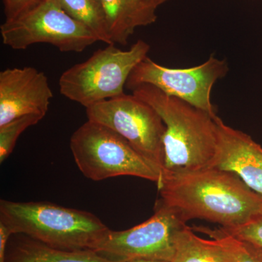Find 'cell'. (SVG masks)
Returning a JSON list of instances; mask_svg holds the SVG:
<instances>
[{
  "label": "cell",
  "instance_id": "17",
  "mask_svg": "<svg viewBox=\"0 0 262 262\" xmlns=\"http://www.w3.org/2000/svg\"><path fill=\"white\" fill-rule=\"evenodd\" d=\"M42 119L39 115H25L0 126V163H3L11 154L20 134Z\"/></svg>",
  "mask_w": 262,
  "mask_h": 262
},
{
  "label": "cell",
  "instance_id": "3",
  "mask_svg": "<svg viewBox=\"0 0 262 262\" xmlns=\"http://www.w3.org/2000/svg\"><path fill=\"white\" fill-rule=\"evenodd\" d=\"M0 222L52 248L96 251L110 231L96 215L48 202L0 201Z\"/></svg>",
  "mask_w": 262,
  "mask_h": 262
},
{
  "label": "cell",
  "instance_id": "21",
  "mask_svg": "<svg viewBox=\"0 0 262 262\" xmlns=\"http://www.w3.org/2000/svg\"><path fill=\"white\" fill-rule=\"evenodd\" d=\"M146 3H149L151 6L155 7V8H158L160 5H163V3H166L168 0H145Z\"/></svg>",
  "mask_w": 262,
  "mask_h": 262
},
{
  "label": "cell",
  "instance_id": "10",
  "mask_svg": "<svg viewBox=\"0 0 262 262\" xmlns=\"http://www.w3.org/2000/svg\"><path fill=\"white\" fill-rule=\"evenodd\" d=\"M53 91L48 77L34 67L8 68L0 72V126L25 115L44 118Z\"/></svg>",
  "mask_w": 262,
  "mask_h": 262
},
{
  "label": "cell",
  "instance_id": "11",
  "mask_svg": "<svg viewBox=\"0 0 262 262\" xmlns=\"http://www.w3.org/2000/svg\"><path fill=\"white\" fill-rule=\"evenodd\" d=\"M216 152L210 168L235 174L262 196V147L251 136L215 117Z\"/></svg>",
  "mask_w": 262,
  "mask_h": 262
},
{
  "label": "cell",
  "instance_id": "6",
  "mask_svg": "<svg viewBox=\"0 0 262 262\" xmlns=\"http://www.w3.org/2000/svg\"><path fill=\"white\" fill-rule=\"evenodd\" d=\"M0 33L3 44L14 50L46 43L63 53H81L99 41L91 29L67 14L56 0H45L16 18L5 20Z\"/></svg>",
  "mask_w": 262,
  "mask_h": 262
},
{
  "label": "cell",
  "instance_id": "22",
  "mask_svg": "<svg viewBox=\"0 0 262 262\" xmlns=\"http://www.w3.org/2000/svg\"><path fill=\"white\" fill-rule=\"evenodd\" d=\"M127 262H166L160 261V260L146 259V258H137V259H133Z\"/></svg>",
  "mask_w": 262,
  "mask_h": 262
},
{
  "label": "cell",
  "instance_id": "4",
  "mask_svg": "<svg viewBox=\"0 0 262 262\" xmlns=\"http://www.w3.org/2000/svg\"><path fill=\"white\" fill-rule=\"evenodd\" d=\"M70 148L86 178L99 182L130 176L160 184L163 171L136 151L128 141L104 125L88 120L74 132Z\"/></svg>",
  "mask_w": 262,
  "mask_h": 262
},
{
  "label": "cell",
  "instance_id": "1",
  "mask_svg": "<svg viewBox=\"0 0 262 262\" xmlns=\"http://www.w3.org/2000/svg\"><path fill=\"white\" fill-rule=\"evenodd\" d=\"M158 187L160 201L186 223L200 219L232 229L262 213V196L235 174L218 168L166 172Z\"/></svg>",
  "mask_w": 262,
  "mask_h": 262
},
{
  "label": "cell",
  "instance_id": "8",
  "mask_svg": "<svg viewBox=\"0 0 262 262\" xmlns=\"http://www.w3.org/2000/svg\"><path fill=\"white\" fill-rule=\"evenodd\" d=\"M229 72L228 63L212 55L204 63L187 69L163 67L146 57L131 72L125 88L134 90L150 84L167 96L179 98L194 107L216 116L211 102L213 85Z\"/></svg>",
  "mask_w": 262,
  "mask_h": 262
},
{
  "label": "cell",
  "instance_id": "13",
  "mask_svg": "<svg viewBox=\"0 0 262 262\" xmlns=\"http://www.w3.org/2000/svg\"><path fill=\"white\" fill-rule=\"evenodd\" d=\"M5 262H115L96 251L52 248L23 234H13L7 246Z\"/></svg>",
  "mask_w": 262,
  "mask_h": 262
},
{
  "label": "cell",
  "instance_id": "16",
  "mask_svg": "<svg viewBox=\"0 0 262 262\" xmlns=\"http://www.w3.org/2000/svg\"><path fill=\"white\" fill-rule=\"evenodd\" d=\"M72 18L83 24L97 36L100 42L112 44L106 28L101 0H56Z\"/></svg>",
  "mask_w": 262,
  "mask_h": 262
},
{
  "label": "cell",
  "instance_id": "7",
  "mask_svg": "<svg viewBox=\"0 0 262 262\" xmlns=\"http://www.w3.org/2000/svg\"><path fill=\"white\" fill-rule=\"evenodd\" d=\"M90 121L122 136L163 173L165 125L158 113L135 95L123 94L86 108Z\"/></svg>",
  "mask_w": 262,
  "mask_h": 262
},
{
  "label": "cell",
  "instance_id": "9",
  "mask_svg": "<svg viewBox=\"0 0 262 262\" xmlns=\"http://www.w3.org/2000/svg\"><path fill=\"white\" fill-rule=\"evenodd\" d=\"M185 225L177 211L159 200L151 218L127 230H110L95 251L115 262L137 258L173 262L176 235Z\"/></svg>",
  "mask_w": 262,
  "mask_h": 262
},
{
  "label": "cell",
  "instance_id": "5",
  "mask_svg": "<svg viewBox=\"0 0 262 262\" xmlns=\"http://www.w3.org/2000/svg\"><path fill=\"white\" fill-rule=\"evenodd\" d=\"M149 50V45L142 39L127 51L108 45L63 72L59 79L60 93L85 108L122 96L131 72L148 57Z\"/></svg>",
  "mask_w": 262,
  "mask_h": 262
},
{
  "label": "cell",
  "instance_id": "15",
  "mask_svg": "<svg viewBox=\"0 0 262 262\" xmlns=\"http://www.w3.org/2000/svg\"><path fill=\"white\" fill-rule=\"evenodd\" d=\"M194 232L187 225L179 229L173 262H225L211 239L202 238Z\"/></svg>",
  "mask_w": 262,
  "mask_h": 262
},
{
  "label": "cell",
  "instance_id": "18",
  "mask_svg": "<svg viewBox=\"0 0 262 262\" xmlns=\"http://www.w3.org/2000/svg\"><path fill=\"white\" fill-rule=\"evenodd\" d=\"M224 229L236 237L262 248V213L244 226L232 229Z\"/></svg>",
  "mask_w": 262,
  "mask_h": 262
},
{
  "label": "cell",
  "instance_id": "14",
  "mask_svg": "<svg viewBox=\"0 0 262 262\" xmlns=\"http://www.w3.org/2000/svg\"><path fill=\"white\" fill-rule=\"evenodd\" d=\"M193 230L207 234L213 241L225 262H262V248L217 229L194 227Z\"/></svg>",
  "mask_w": 262,
  "mask_h": 262
},
{
  "label": "cell",
  "instance_id": "2",
  "mask_svg": "<svg viewBox=\"0 0 262 262\" xmlns=\"http://www.w3.org/2000/svg\"><path fill=\"white\" fill-rule=\"evenodd\" d=\"M132 94L154 108L165 124L163 173L211 167L216 152L217 115L167 96L150 84L138 86Z\"/></svg>",
  "mask_w": 262,
  "mask_h": 262
},
{
  "label": "cell",
  "instance_id": "12",
  "mask_svg": "<svg viewBox=\"0 0 262 262\" xmlns=\"http://www.w3.org/2000/svg\"><path fill=\"white\" fill-rule=\"evenodd\" d=\"M112 44H127L138 27L157 20V8L145 0H101Z\"/></svg>",
  "mask_w": 262,
  "mask_h": 262
},
{
  "label": "cell",
  "instance_id": "20",
  "mask_svg": "<svg viewBox=\"0 0 262 262\" xmlns=\"http://www.w3.org/2000/svg\"><path fill=\"white\" fill-rule=\"evenodd\" d=\"M12 234L8 227L0 222V262H5L7 246Z\"/></svg>",
  "mask_w": 262,
  "mask_h": 262
},
{
  "label": "cell",
  "instance_id": "19",
  "mask_svg": "<svg viewBox=\"0 0 262 262\" xmlns=\"http://www.w3.org/2000/svg\"><path fill=\"white\" fill-rule=\"evenodd\" d=\"M6 20L16 18L45 0H3Z\"/></svg>",
  "mask_w": 262,
  "mask_h": 262
}]
</instances>
